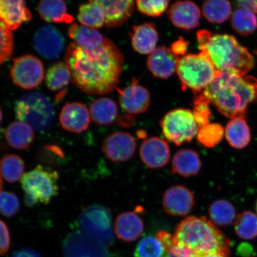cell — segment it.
I'll use <instances>...</instances> for the list:
<instances>
[{"label":"cell","instance_id":"1","mask_svg":"<svg viewBox=\"0 0 257 257\" xmlns=\"http://www.w3.org/2000/svg\"><path fill=\"white\" fill-rule=\"evenodd\" d=\"M64 63L77 87L90 95H105L116 89L123 72L124 58L119 48L108 39L101 46L83 48L70 43Z\"/></svg>","mask_w":257,"mask_h":257},{"label":"cell","instance_id":"2","mask_svg":"<svg viewBox=\"0 0 257 257\" xmlns=\"http://www.w3.org/2000/svg\"><path fill=\"white\" fill-rule=\"evenodd\" d=\"M202 93L227 117H245L250 102L257 99V79L218 71Z\"/></svg>","mask_w":257,"mask_h":257},{"label":"cell","instance_id":"3","mask_svg":"<svg viewBox=\"0 0 257 257\" xmlns=\"http://www.w3.org/2000/svg\"><path fill=\"white\" fill-rule=\"evenodd\" d=\"M197 38L201 52L207 54L217 71L244 77L252 68L251 54L232 35L202 30L197 32Z\"/></svg>","mask_w":257,"mask_h":257},{"label":"cell","instance_id":"4","mask_svg":"<svg viewBox=\"0 0 257 257\" xmlns=\"http://www.w3.org/2000/svg\"><path fill=\"white\" fill-rule=\"evenodd\" d=\"M173 239L195 255L227 257L230 253L229 239L204 216H191L181 221L177 225Z\"/></svg>","mask_w":257,"mask_h":257},{"label":"cell","instance_id":"5","mask_svg":"<svg viewBox=\"0 0 257 257\" xmlns=\"http://www.w3.org/2000/svg\"><path fill=\"white\" fill-rule=\"evenodd\" d=\"M176 72L183 90L190 89L195 95L213 82L218 72L206 54H189L180 58Z\"/></svg>","mask_w":257,"mask_h":257},{"label":"cell","instance_id":"6","mask_svg":"<svg viewBox=\"0 0 257 257\" xmlns=\"http://www.w3.org/2000/svg\"><path fill=\"white\" fill-rule=\"evenodd\" d=\"M59 173L41 165L25 173L21 179L25 201L28 207L47 205L58 194Z\"/></svg>","mask_w":257,"mask_h":257},{"label":"cell","instance_id":"7","mask_svg":"<svg viewBox=\"0 0 257 257\" xmlns=\"http://www.w3.org/2000/svg\"><path fill=\"white\" fill-rule=\"evenodd\" d=\"M15 112L19 121L37 131L47 130L55 116L54 106L49 98L35 92L21 96L15 102Z\"/></svg>","mask_w":257,"mask_h":257},{"label":"cell","instance_id":"8","mask_svg":"<svg viewBox=\"0 0 257 257\" xmlns=\"http://www.w3.org/2000/svg\"><path fill=\"white\" fill-rule=\"evenodd\" d=\"M160 124L166 139L178 146L190 143L197 137L200 128L195 122L192 111L182 108L168 112Z\"/></svg>","mask_w":257,"mask_h":257},{"label":"cell","instance_id":"9","mask_svg":"<svg viewBox=\"0 0 257 257\" xmlns=\"http://www.w3.org/2000/svg\"><path fill=\"white\" fill-rule=\"evenodd\" d=\"M80 231L95 242L104 246L114 242L111 214L108 208L94 205L86 208L79 220Z\"/></svg>","mask_w":257,"mask_h":257},{"label":"cell","instance_id":"10","mask_svg":"<svg viewBox=\"0 0 257 257\" xmlns=\"http://www.w3.org/2000/svg\"><path fill=\"white\" fill-rule=\"evenodd\" d=\"M13 82L25 89L38 87L45 76L44 64L37 57L27 54L14 60L11 69Z\"/></svg>","mask_w":257,"mask_h":257},{"label":"cell","instance_id":"11","mask_svg":"<svg viewBox=\"0 0 257 257\" xmlns=\"http://www.w3.org/2000/svg\"><path fill=\"white\" fill-rule=\"evenodd\" d=\"M64 257H108L106 246L95 242L81 231L72 232L63 244Z\"/></svg>","mask_w":257,"mask_h":257},{"label":"cell","instance_id":"12","mask_svg":"<svg viewBox=\"0 0 257 257\" xmlns=\"http://www.w3.org/2000/svg\"><path fill=\"white\" fill-rule=\"evenodd\" d=\"M35 49L47 59H56L62 54L65 46L63 35L50 25L42 26L34 36Z\"/></svg>","mask_w":257,"mask_h":257},{"label":"cell","instance_id":"13","mask_svg":"<svg viewBox=\"0 0 257 257\" xmlns=\"http://www.w3.org/2000/svg\"><path fill=\"white\" fill-rule=\"evenodd\" d=\"M137 149V142L132 135L125 132H115L108 136L102 146V152L113 162H124L130 160Z\"/></svg>","mask_w":257,"mask_h":257},{"label":"cell","instance_id":"14","mask_svg":"<svg viewBox=\"0 0 257 257\" xmlns=\"http://www.w3.org/2000/svg\"><path fill=\"white\" fill-rule=\"evenodd\" d=\"M195 204L194 194L183 185H175L167 189L163 196V208L172 216H186Z\"/></svg>","mask_w":257,"mask_h":257},{"label":"cell","instance_id":"15","mask_svg":"<svg viewBox=\"0 0 257 257\" xmlns=\"http://www.w3.org/2000/svg\"><path fill=\"white\" fill-rule=\"evenodd\" d=\"M116 90L119 95L120 107L130 114L144 113L149 109L150 95L148 89L133 78L131 84L123 89Z\"/></svg>","mask_w":257,"mask_h":257},{"label":"cell","instance_id":"16","mask_svg":"<svg viewBox=\"0 0 257 257\" xmlns=\"http://www.w3.org/2000/svg\"><path fill=\"white\" fill-rule=\"evenodd\" d=\"M140 156L142 162L149 168H162L169 162L170 147L166 141L159 137L150 138L141 144Z\"/></svg>","mask_w":257,"mask_h":257},{"label":"cell","instance_id":"17","mask_svg":"<svg viewBox=\"0 0 257 257\" xmlns=\"http://www.w3.org/2000/svg\"><path fill=\"white\" fill-rule=\"evenodd\" d=\"M89 111L78 102H67L61 110L59 120L64 130L79 134L87 130L90 124Z\"/></svg>","mask_w":257,"mask_h":257},{"label":"cell","instance_id":"18","mask_svg":"<svg viewBox=\"0 0 257 257\" xmlns=\"http://www.w3.org/2000/svg\"><path fill=\"white\" fill-rule=\"evenodd\" d=\"M168 16L170 21L176 28L191 31L200 25L201 11L194 2H177L170 7Z\"/></svg>","mask_w":257,"mask_h":257},{"label":"cell","instance_id":"19","mask_svg":"<svg viewBox=\"0 0 257 257\" xmlns=\"http://www.w3.org/2000/svg\"><path fill=\"white\" fill-rule=\"evenodd\" d=\"M179 59L170 48L157 47L148 58L147 67L156 78L168 79L176 72Z\"/></svg>","mask_w":257,"mask_h":257},{"label":"cell","instance_id":"20","mask_svg":"<svg viewBox=\"0 0 257 257\" xmlns=\"http://www.w3.org/2000/svg\"><path fill=\"white\" fill-rule=\"evenodd\" d=\"M130 36L134 50L141 54L150 55L155 50L159 40L156 25L152 22L133 26Z\"/></svg>","mask_w":257,"mask_h":257},{"label":"cell","instance_id":"21","mask_svg":"<svg viewBox=\"0 0 257 257\" xmlns=\"http://www.w3.org/2000/svg\"><path fill=\"white\" fill-rule=\"evenodd\" d=\"M114 232L118 239L134 242L142 235L144 224L139 215L133 211L118 214L114 221Z\"/></svg>","mask_w":257,"mask_h":257},{"label":"cell","instance_id":"22","mask_svg":"<svg viewBox=\"0 0 257 257\" xmlns=\"http://www.w3.org/2000/svg\"><path fill=\"white\" fill-rule=\"evenodd\" d=\"M0 19L12 31L18 30L24 22L31 21L32 15L24 1L0 0Z\"/></svg>","mask_w":257,"mask_h":257},{"label":"cell","instance_id":"23","mask_svg":"<svg viewBox=\"0 0 257 257\" xmlns=\"http://www.w3.org/2000/svg\"><path fill=\"white\" fill-rule=\"evenodd\" d=\"M104 9L105 25L108 28H116L124 24L133 14L136 2L97 0Z\"/></svg>","mask_w":257,"mask_h":257},{"label":"cell","instance_id":"24","mask_svg":"<svg viewBox=\"0 0 257 257\" xmlns=\"http://www.w3.org/2000/svg\"><path fill=\"white\" fill-rule=\"evenodd\" d=\"M202 167L200 156L192 149H182L177 152L173 157L172 163V174L184 177L197 175Z\"/></svg>","mask_w":257,"mask_h":257},{"label":"cell","instance_id":"25","mask_svg":"<svg viewBox=\"0 0 257 257\" xmlns=\"http://www.w3.org/2000/svg\"><path fill=\"white\" fill-rule=\"evenodd\" d=\"M91 119L96 124L107 126L116 119L118 107L112 99L99 97L94 99L89 106Z\"/></svg>","mask_w":257,"mask_h":257},{"label":"cell","instance_id":"26","mask_svg":"<svg viewBox=\"0 0 257 257\" xmlns=\"http://www.w3.org/2000/svg\"><path fill=\"white\" fill-rule=\"evenodd\" d=\"M5 137L10 146L17 150H26L34 140V132L30 125L21 121L10 124L5 132Z\"/></svg>","mask_w":257,"mask_h":257},{"label":"cell","instance_id":"27","mask_svg":"<svg viewBox=\"0 0 257 257\" xmlns=\"http://www.w3.org/2000/svg\"><path fill=\"white\" fill-rule=\"evenodd\" d=\"M69 36L73 43L83 48H92L101 46L108 40L95 30L73 23L68 28Z\"/></svg>","mask_w":257,"mask_h":257},{"label":"cell","instance_id":"28","mask_svg":"<svg viewBox=\"0 0 257 257\" xmlns=\"http://www.w3.org/2000/svg\"><path fill=\"white\" fill-rule=\"evenodd\" d=\"M38 11L48 23L71 24L73 20L67 13L66 3L61 0H43L38 5Z\"/></svg>","mask_w":257,"mask_h":257},{"label":"cell","instance_id":"29","mask_svg":"<svg viewBox=\"0 0 257 257\" xmlns=\"http://www.w3.org/2000/svg\"><path fill=\"white\" fill-rule=\"evenodd\" d=\"M224 134L227 142L234 149H243L250 141L249 128L244 117L231 120L225 128Z\"/></svg>","mask_w":257,"mask_h":257},{"label":"cell","instance_id":"30","mask_svg":"<svg viewBox=\"0 0 257 257\" xmlns=\"http://www.w3.org/2000/svg\"><path fill=\"white\" fill-rule=\"evenodd\" d=\"M78 19L85 27L95 30L100 28L105 24L104 9L97 0H92L80 6Z\"/></svg>","mask_w":257,"mask_h":257},{"label":"cell","instance_id":"31","mask_svg":"<svg viewBox=\"0 0 257 257\" xmlns=\"http://www.w3.org/2000/svg\"><path fill=\"white\" fill-rule=\"evenodd\" d=\"M202 10L204 18L213 24H223L229 19L232 11L230 2L224 0L204 2Z\"/></svg>","mask_w":257,"mask_h":257},{"label":"cell","instance_id":"32","mask_svg":"<svg viewBox=\"0 0 257 257\" xmlns=\"http://www.w3.org/2000/svg\"><path fill=\"white\" fill-rule=\"evenodd\" d=\"M208 213L211 222L219 226L232 224L236 214L233 205L223 200L214 201L209 208Z\"/></svg>","mask_w":257,"mask_h":257},{"label":"cell","instance_id":"33","mask_svg":"<svg viewBox=\"0 0 257 257\" xmlns=\"http://www.w3.org/2000/svg\"><path fill=\"white\" fill-rule=\"evenodd\" d=\"M25 163L15 154H6L0 161V172L6 181L16 183L23 176Z\"/></svg>","mask_w":257,"mask_h":257},{"label":"cell","instance_id":"34","mask_svg":"<svg viewBox=\"0 0 257 257\" xmlns=\"http://www.w3.org/2000/svg\"><path fill=\"white\" fill-rule=\"evenodd\" d=\"M71 80V73L65 63L54 64L47 70L46 81L51 91H57L69 85Z\"/></svg>","mask_w":257,"mask_h":257},{"label":"cell","instance_id":"35","mask_svg":"<svg viewBox=\"0 0 257 257\" xmlns=\"http://www.w3.org/2000/svg\"><path fill=\"white\" fill-rule=\"evenodd\" d=\"M135 257H169L168 250L157 236H147L138 243Z\"/></svg>","mask_w":257,"mask_h":257},{"label":"cell","instance_id":"36","mask_svg":"<svg viewBox=\"0 0 257 257\" xmlns=\"http://www.w3.org/2000/svg\"><path fill=\"white\" fill-rule=\"evenodd\" d=\"M234 229L240 238L250 240L257 237V215L251 211L242 212L237 216Z\"/></svg>","mask_w":257,"mask_h":257},{"label":"cell","instance_id":"37","mask_svg":"<svg viewBox=\"0 0 257 257\" xmlns=\"http://www.w3.org/2000/svg\"><path fill=\"white\" fill-rule=\"evenodd\" d=\"M234 30L242 35L252 34L257 28V18L252 13L242 9H236L232 17Z\"/></svg>","mask_w":257,"mask_h":257},{"label":"cell","instance_id":"38","mask_svg":"<svg viewBox=\"0 0 257 257\" xmlns=\"http://www.w3.org/2000/svg\"><path fill=\"white\" fill-rule=\"evenodd\" d=\"M224 128L218 123H209L199 128L197 138L198 143L206 148H213L222 140Z\"/></svg>","mask_w":257,"mask_h":257},{"label":"cell","instance_id":"39","mask_svg":"<svg viewBox=\"0 0 257 257\" xmlns=\"http://www.w3.org/2000/svg\"><path fill=\"white\" fill-rule=\"evenodd\" d=\"M210 101L202 92L196 95L193 100V111L194 119L199 128L210 123L211 112L210 109Z\"/></svg>","mask_w":257,"mask_h":257},{"label":"cell","instance_id":"40","mask_svg":"<svg viewBox=\"0 0 257 257\" xmlns=\"http://www.w3.org/2000/svg\"><path fill=\"white\" fill-rule=\"evenodd\" d=\"M157 237L168 250L169 257H190L193 253L190 250L177 243L173 236L166 231H159Z\"/></svg>","mask_w":257,"mask_h":257},{"label":"cell","instance_id":"41","mask_svg":"<svg viewBox=\"0 0 257 257\" xmlns=\"http://www.w3.org/2000/svg\"><path fill=\"white\" fill-rule=\"evenodd\" d=\"M14 47L12 32L0 19V66L12 56Z\"/></svg>","mask_w":257,"mask_h":257},{"label":"cell","instance_id":"42","mask_svg":"<svg viewBox=\"0 0 257 257\" xmlns=\"http://www.w3.org/2000/svg\"><path fill=\"white\" fill-rule=\"evenodd\" d=\"M137 8L141 14L151 16L158 17L168 8L170 1L169 0H155V1H144L138 0L136 2Z\"/></svg>","mask_w":257,"mask_h":257},{"label":"cell","instance_id":"43","mask_svg":"<svg viewBox=\"0 0 257 257\" xmlns=\"http://www.w3.org/2000/svg\"><path fill=\"white\" fill-rule=\"evenodd\" d=\"M20 202L15 194L8 191H0V214L11 217L18 213Z\"/></svg>","mask_w":257,"mask_h":257},{"label":"cell","instance_id":"44","mask_svg":"<svg viewBox=\"0 0 257 257\" xmlns=\"http://www.w3.org/2000/svg\"><path fill=\"white\" fill-rule=\"evenodd\" d=\"M11 246V236L6 224L0 220V255L7 253Z\"/></svg>","mask_w":257,"mask_h":257},{"label":"cell","instance_id":"45","mask_svg":"<svg viewBox=\"0 0 257 257\" xmlns=\"http://www.w3.org/2000/svg\"><path fill=\"white\" fill-rule=\"evenodd\" d=\"M189 43L184 39V38H179L172 44L170 50L177 56H185L188 51Z\"/></svg>","mask_w":257,"mask_h":257},{"label":"cell","instance_id":"46","mask_svg":"<svg viewBox=\"0 0 257 257\" xmlns=\"http://www.w3.org/2000/svg\"><path fill=\"white\" fill-rule=\"evenodd\" d=\"M237 5L240 9L250 12L257 14V1L255 0H243L237 2Z\"/></svg>","mask_w":257,"mask_h":257},{"label":"cell","instance_id":"47","mask_svg":"<svg viewBox=\"0 0 257 257\" xmlns=\"http://www.w3.org/2000/svg\"><path fill=\"white\" fill-rule=\"evenodd\" d=\"M12 257H42L36 250L31 248H22L16 251Z\"/></svg>","mask_w":257,"mask_h":257},{"label":"cell","instance_id":"48","mask_svg":"<svg viewBox=\"0 0 257 257\" xmlns=\"http://www.w3.org/2000/svg\"><path fill=\"white\" fill-rule=\"evenodd\" d=\"M190 257H227L219 254H208V255H195L194 253H192Z\"/></svg>","mask_w":257,"mask_h":257},{"label":"cell","instance_id":"49","mask_svg":"<svg viewBox=\"0 0 257 257\" xmlns=\"http://www.w3.org/2000/svg\"><path fill=\"white\" fill-rule=\"evenodd\" d=\"M2 188H3V182H2V179L1 178V174H0V191H2Z\"/></svg>","mask_w":257,"mask_h":257},{"label":"cell","instance_id":"50","mask_svg":"<svg viewBox=\"0 0 257 257\" xmlns=\"http://www.w3.org/2000/svg\"><path fill=\"white\" fill-rule=\"evenodd\" d=\"M2 119H3V114H2L1 109H0V124H1V123H2Z\"/></svg>","mask_w":257,"mask_h":257},{"label":"cell","instance_id":"51","mask_svg":"<svg viewBox=\"0 0 257 257\" xmlns=\"http://www.w3.org/2000/svg\"><path fill=\"white\" fill-rule=\"evenodd\" d=\"M256 214H257V201H256Z\"/></svg>","mask_w":257,"mask_h":257}]
</instances>
